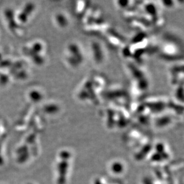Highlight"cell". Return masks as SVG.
<instances>
[{
	"label": "cell",
	"instance_id": "9",
	"mask_svg": "<svg viewBox=\"0 0 184 184\" xmlns=\"http://www.w3.org/2000/svg\"><path fill=\"white\" fill-rule=\"evenodd\" d=\"M2 60V55H1V54L0 53V61Z\"/></svg>",
	"mask_w": 184,
	"mask_h": 184
},
{
	"label": "cell",
	"instance_id": "5",
	"mask_svg": "<svg viewBox=\"0 0 184 184\" xmlns=\"http://www.w3.org/2000/svg\"><path fill=\"white\" fill-rule=\"evenodd\" d=\"M44 111L48 114H54L59 111V107L56 104H50L44 106Z\"/></svg>",
	"mask_w": 184,
	"mask_h": 184
},
{
	"label": "cell",
	"instance_id": "7",
	"mask_svg": "<svg viewBox=\"0 0 184 184\" xmlns=\"http://www.w3.org/2000/svg\"><path fill=\"white\" fill-rule=\"evenodd\" d=\"M34 8H35L34 5L33 4L29 3V4H26V6L24 7L23 12L24 13H26L28 16H29L30 14H31L32 12L34 10Z\"/></svg>",
	"mask_w": 184,
	"mask_h": 184
},
{
	"label": "cell",
	"instance_id": "4",
	"mask_svg": "<svg viewBox=\"0 0 184 184\" xmlns=\"http://www.w3.org/2000/svg\"><path fill=\"white\" fill-rule=\"evenodd\" d=\"M124 169V166L123 165V164H122L119 161H116V162L112 163V165L110 166L111 171L116 174H118V175L123 172Z\"/></svg>",
	"mask_w": 184,
	"mask_h": 184
},
{
	"label": "cell",
	"instance_id": "8",
	"mask_svg": "<svg viewBox=\"0 0 184 184\" xmlns=\"http://www.w3.org/2000/svg\"><path fill=\"white\" fill-rule=\"evenodd\" d=\"M28 16L26 13H24V12H21L18 16V20L22 22V23H25L28 21Z\"/></svg>",
	"mask_w": 184,
	"mask_h": 184
},
{
	"label": "cell",
	"instance_id": "6",
	"mask_svg": "<svg viewBox=\"0 0 184 184\" xmlns=\"http://www.w3.org/2000/svg\"><path fill=\"white\" fill-rule=\"evenodd\" d=\"M32 59L34 63L38 65H42L44 63V59L39 54H35L34 56H32Z\"/></svg>",
	"mask_w": 184,
	"mask_h": 184
},
{
	"label": "cell",
	"instance_id": "1",
	"mask_svg": "<svg viewBox=\"0 0 184 184\" xmlns=\"http://www.w3.org/2000/svg\"><path fill=\"white\" fill-rule=\"evenodd\" d=\"M67 63L73 69H77L83 65L85 61V54L82 47L77 42H71L67 47Z\"/></svg>",
	"mask_w": 184,
	"mask_h": 184
},
{
	"label": "cell",
	"instance_id": "3",
	"mask_svg": "<svg viewBox=\"0 0 184 184\" xmlns=\"http://www.w3.org/2000/svg\"><path fill=\"white\" fill-rule=\"evenodd\" d=\"M29 97L31 101H34L35 103H38L41 101L43 98V95L40 91L38 90H32L30 92Z\"/></svg>",
	"mask_w": 184,
	"mask_h": 184
},
{
	"label": "cell",
	"instance_id": "2",
	"mask_svg": "<svg viewBox=\"0 0 184 184\" xmlns=\"http://www.w3.org/2000/svg\"><path fill=\"white\" fill-rule=\"evenodd\" d=\"M55 20L57 26L61 28H66L70 24V20L68 16L64 13H57L55 16Z\"/></svg>",
	"mask_w": 184,
	"mask_h": 184
}]
</instances>
